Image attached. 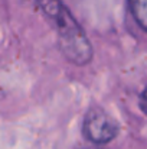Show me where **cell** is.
<instances>
[{"mask_svg":"<svg viewBox=\"0 0 147 149\" xmlns=\"http://www.w3.org/2000/svg\"><path fill=\"white\" fill-rule=\"evenodd\" d=\"M140 107H141V110L147 114V87L144 88V91H143L141 96H140Z\"/></svg>","mask_w":147,"mask_h":149,"instance_id":"obj_4","label":"cell"},{"mask_svg":"<svg viewBox=\"0 0 147 149\" xmlns=\"http://www.w3.org/2000/svg\"><path fill=\"white\" fill-rule=\"evenodd\" d=\"M79 149H101V148H94L92 146V148H79Z\"/></svg>","mask_w":147,"mask_h":149,"instance_id":"obj_5","label":"cell"},{"mask_svg":"<svg viewBox=\"0 0 147 149\" xmlns=\"http://www.w3.org/2000/svg\"><path fill=\"white\" fill-rule=\"evenodd\" d=\"M38 7L58 35V44L68 61L85 65L92 58V48L82 28L61 0H38Z\"/></svg>","mask_w":147,"mask_h":149,"instance_id":"obj_1","label":"cell"},{"mask_svg":"<svg viewBox=\"0 0 147 149\" xmlns=\"http://www.w3.org/2000/svg\"><path fill=\"white\" fill-rule=\"evenodd\" d=\"M84 136L97 145L108 143L118 135V123L102 109H91L84 119Z\"/></svg>","mask_w":147,"mask_h":149,"instance_id":"obj_2","label":"cell"},{"mask_svg":"<svg viewBox=\"0 0 147 149\" xmlns=\"http://www.w3.org/2000/svg\"><path fill=\"white\" fill-rule=\"evenodd\" d=\"M136 22L147 31V0H128Z\"/></svg>","mask_w":147,"mask_h":149,"instance_id":"obj_3","label":"cell"}]
</instances>
